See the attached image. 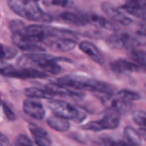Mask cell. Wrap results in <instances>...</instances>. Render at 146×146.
Instances as JSON below:
<instances>
[{
  "mask_svg": "<svg viewBox=\"0 0 146 146\" xmlns=\"http://www.w3.org/2000/svg\"><path fill=\"white\" fill-rule=\"evenodd\" d=\"M10 9L19 16L32 21L49 23L53 18L43 11L34 0H9Z\"/></svg>",
  "mask_w": 146,
  "mask_h": 146,
  "instance_id": "cell-1",
  "label": "cell"
},
{
  "mask_svg": "<svg viewBox=\"0 0 146 146\" xmlns=\"http://www.w3.org/2000/svg\"><path fill=\"white\" fill-rule=\"evenodd\" d=\"M50 110L53 112L54 115L62 117L66 120L74 121L76 122L83 121L86 115L84 112L72 105L71 104L60 99H52L48 103Z\"/></svg>",
  "mask_w": 146,
  "mask_h": 146,
  "instance_id": "cell-2",
  "label": "cell"
},
{
  "mask_svg": "<svg viewBox=\"0 0 146 146\" xmlns=\"http://www.w3.org/2000/svg\"><path fill=\"white\" fill-rule=\"evenodd\" d=\"M121 122V113L115 107L110 106L104 112V117L99 121H93L82 127L84 130L100 132L104 130H113L118 127Z\"/></svg>",
  "mask_w": 146,
  "mask_h": 146,
  "instance_id": "cell-3",
  "label": "cell"
},
{
  "mask_svg": "<svg viewBox=\"0 0 146 146\" xmlns=\"http://www.w3.org/2000/svg\"><path fill=\"white\" fill-rule=\"evenodd\" d=\"M11 38L13 44L21 50L30 53H41L45 51V49L40 45L38 41L21 33H12Z\"/></svg>",
  "mask_w": 146,
  "mask_h": 146,
  "instance_id": "cell-4",
  "label": "cell"
},
{
  "mask_svg": "<svg viewBox=\"0 0 146 146\" xmlns=\"http://www.w3.org/2000/svg\"><path fill=\"white\" fill-rule=\"evenodd\" d=\"M106 43L110 47L117 50L130 49L139 45V40L127 33H114L107 38Z\"/></svg>",
  "mask_w": 146,
  "mask_h": 146,
  "instance_id": "cell-5",
  "label": "cell"
},
{
  "mask_svg": "<svg viewBox=\"0 0 146 146\" xmlns=\"http://www.w3.org/2000/svg\"><path fill=\"white\" fill-rule=\"evenodd\" d=\"M44 43L46 44L50 49L60 52L71 51L77 45V42L75 41V39L59 37H50L46 38Z\"/></svg>",
  "mask_w": 146,
  "mask_h": 146,
  "instance_id": "cell-6",
  "label": "cell"
},
{
  "mask_svg": "<svg viewBox=\"0 0 146 146\" xmlns=\"http://www.w3.org/2000/svg\"><path fill=\"white\" fill-rule=\"evenodd\" d=\"M23 111L31 118L41 121L45 117V110L43 104L33 98H27L23 102Z\"/></svg>",
  "mask_w": 146,
  "mask_h": 146,
  "instance_id": "cell-7",
  "label": "cell"
},
{
  "mask_svg": "<svg viewBox=\"0 0 146 146\" xmlns=\"http://www.w3.org/2000/svg\"><path fill=\"white\" fill-rule=\"evenodd\" d=\"M44 89L52 94L54 97L56 96H62V97H69L72 98L80 99L85 96V93L81 91H76L62 86L58 83H50L44 86Z\"/></svg>",
  "mask_w": 146,
  "mask_h": 146,
  "instance_id": "cell-8",
  "label": "cell"
},
{
  "mask_svg": "<svg viewBox=\"0 0 146 146\" xmlns=\"http://www.w3.org/2000/svg\"><path fill=\"white\" fill-rule=\"evenodd\" d=\"M102 10L104 12V14L113 21L119 23L122 26H128L130 25L133 21L131 18L124 15L120 9L115 8L114 5H112L110 3H103L101 5Z\"/></svg>",
  "mask_w": 146,
  "mask_h": 146,
  "instance_id": "cell-9",
  "label": "cell"
},
{
  "mask_svg": "<svg viewBox=\"0 0 146 146\" xmlns=\"http://www.w3.org/2000/svg\"><path fill=\"white\" fill-rule=\"evenodd\" d=\"M28 129L33 138L34 143L37 146H50L52 140L47 131L34 123L28 124Z\"/></svg>",
  "mask_w": 146,
  "mask_h": 146,
  "instance_id": "cell-10",
  "label": "cell"
},
{
  "mask_svg": "<svg viewBox=\"0 0 146 146\" xmlns=\"http://www.w3.org/2000/svg\"><path fill=\"white\" fill-rule=\"evenodd\" d=\"M111 70L116 74H127L141 69V67L135 62H129L126 59H118L110 63Z\"/></svg>",
  "mask_w": 146,
  "mask_h": 146,
  "instance_id": "cell-11",
  "label": "cell"
},
{
  "mask_svg": "<svg viewBox=\"0 0 146 146\" xmlns=\"http://www.w3.org/2000/svg\"><path fill=\"white\" fill-rule=\"evenodd\" d=\"M121 9L136 17H146V0H127Z\"/></svg>",
  "mask_w": 146,
  "mask_h": 146,
  "instance_id": "cell-12",
  "label": "cell"
},
{
  "mask_svg": "<svg viewBox=\"0 0 146 146\" xmlns=\"http://www.w3.org/2000/svg\"><path fill=\"white\" fill-rule=\"evenodd\" d=\"M79 47L80 50H82L85 54H86L95 62L100 65H103L104 63V56L94 44L89 41H82L80 43Z\"/></svg>",
  "mask_w": 146,
  "mask_h": 146,
  "instance_id": "cell-13",
  "label": "cell"
},
{
  "mask_svg": "<svg viewBox=\"0 0 146 146\" xmlns=\"http://www.w3.org/2000/svg\"><path fill=\"white\" fill-rule=\"evenodd\" d=\"M60 18L68 23L76 26H85L88 24L86 14L83 13L63 12L60 15Z\"/></svg>",
  "mask_w": 146,
  "mask_h": 146,
  "instance_id": "cell-14",
  "label": "cell"
},
{
  "mask_svg": "<svg viewBox=\"0 0 146 146\" xmlns=\"http://www.w3.org/2000/svg\"><path fill=\"white\" fill-rule=\"evenodd\" d=\"M86 17L88 23L92 24L98 27L110 31H115L117 29V27H115V25H114L110 21L101 15H98L96 14H86Z\"/></svg>",
  "mask_w": 146,
  "mask_h": 146,
  "instance_id": "cell-15",
  "label": "cell"
},
{
  "mask_svg": "<svg viewBox=\"0 0 146 146\" xmlns=\"http://www.w3.org/2000/svg\"><path fill=\"white\" fill-rule=\"evenodd\" d=\"M47 124L51 129L60 133H66L70 129V124L68 121L56 115L49 117L47 120Z\"/></svg>",
  "mask_w": 146,
  "mask_h": 146,
  "instance_id": "cell-16",
  "label": "cell"
},
{
  "mask_svg": "<svg viewBox=\"0 0 146 146\" xmlns=\"http://www.w3.org/2000/svg\"><path fill=\"white\" fill-rule=\"evenodd\" d=\"M26 97L28 98H33V99H48L52 100L54 99V96L48 92L45 89H40L37 87H28L25 89L24 92Z\"/></svg>",
  "mask_w": 146,
  "mask_h": 146,
  "instance_id": "cell-17",
  "label": "cell"
},
{
  "mask_svg": "<svg viewBox=\"0 0 146 146\" xmlns=\"http://www.w3.org/2000/svg\"><path fill=\"white\" fill-rule=\"evenodd\" d=\"M123 134L127 143L132 146H139L141 145V137L138 131L132 127H126L123 130Z\"/></svg>",
  "mask_w": 146,
  "mask_h": 146,
  "instance_id": "cell-18",
  "label": "cell"
},
{
  "mask_svg": "<svg viewBox=\"0 0 146 146\" xmlns=\"http://www.w3.org/2000/svg\"><path fill=\"white\" fill-rule=\"evenodd\" d=\"M114 98L122 102L132 103L133 101L140 99V95L135 92H132L129 90H121L118 92L115 95H114Z\"/></svg>",
  "mask_w": 146,
  "mask_h": 146,
  "instance_id": "cell-19",
  "label": "cell"
},
{
  "mask_svg": "<svg viewBox=\"0 0 146 146\" xmlns=\"http://www.w3.org/2000/svg\"><path fill=\"white\" fill-rule=\"evenodd\" d=\"M16 55L17 50L15 48L0 43V61L13 59Z\"/></svg>",
  "mask_w": 146,
  "mask_h": 146,
  "instance_id": "cell-20",
  "label": "cell"
},
{
  "mask_svg": "<svg viewBox=\"0 0 146 146\" xmlns=\"http://www.w3.org/2000/svg\"><path fill=\"white\" fill-rule=\"evenodd\" d=\"M131 56L138 65L146 70V51L133 49L131 51Z\"/></svg>",
  "mask_w": 146,
  "mask_h": 146,
  "instance_id": "cell-21",
  "label": "cell"
},
{
  "mask_svg": "<svg viewBox=\"0 0 146 146\" xmlns=\"http://www.w3.org/2000/svg\"><path fill=\"white\" fill-rule=\"evenodd\" d=\"M11 146H34L33 142L24 134H19Z\"/></svg>",
  "mask_w": 146,
  "mask_h": 146,
  "instance_id": "cell-22",
  "label": "cell"
},
{
  "mask_svg": "<svg viewBox=\"0 0 146 146\" xmlns=\"http://www.w3.org/2000/svg\"><path fill=\"white\" fill-rule=\"evenodd\" d=\"M25 27H26V25L24 24V22L20 20H13L9 24V30L11 31L12 33H21L25 28Z\"/></svg>",
  "mask_w": 146,
  "mask_h": 146,
  "instance_id": "cell-23",
  "label": "cell"
},
{
  "mask_svg": "<svg viewBox=\"0 0 146 146\" xmlns=\"http://www.w3.org/2000/svg\"><path fill=\"white\" fill-rule=\"evenodd\" d=\"M133 121L139 126L146 128V112L145 111H136L133 114Z\"/></svg>",
  "mask_w": 146,
  "mask_h": 146,
  "instance_id": "cell-24",
  "label": "cell"
},
{
  "mask_svg": "<svg viewBox=\"0 0 146 146\" xmlns=\"http://www.w3.org/2000/svg\"><path fill=\"white\" fill-rule=\"evenodd\" d=\"M3 114L5 115L6 118L9 121H15V115L14 114L12 110L6 104H3Z\"/></svg>",
  "mask_w": 146,
  "mask_h": 146,
  "instance_id": "cell-25",
  "label": "cell"
},
{
  "mask_svg": "<svg viewBox=\"0 0 146 146\" xmlns=\"http://www.w3.org/2000/svg\"><path fill=\"white\" fill-rule=\"evenodd\" d=\"M138 33L143 37L146 38V17L143 18L141 22L139 24V28H138Z\"/></svg>",
  "mask_w": 146,
  "mask_h": 146,
  "instance_id": "cell-26",
  "label": "cell"
},
{
  "mask_svg": "<svg viewBox=\"0 0 146 146\" xmlns=\"http://www.w3.org/2000/svg\"><path fill=\"white\" fill-rule=\"evenodd\" d=\"M106 146H132L128 143L123 142V141H112V140H107L105 141Z\"/></svg>",
  "mask_w": 146,
  "mask_h": 146,
  "instance_id": "cell-27",
  "label": "cell"
},
{
  "mask_svg": "<svg viewBox=\"0 0 146 146\" xmlns=\"http://www.w3.org/2000/svg\"><path fill=\"white\" fill-rule=\"evenodd\" d=\"M70 1L69 0H52L51 3L56 6H60V7H67L69 4Z\"/></svg>",
  "mask_w": 146,
  "mask_h": 146,
  "instance_id": "cell-28",
  "label": "cell"
},
{
  "mask_svg": "<svg viewBox=\"0 0 146 146\" xmlns=\"http://www.w3.org/2000/svg\"><path fill=\"white\" fill-rule=\"evenodd\" d=\"M0 146H11L9 142V139L1 133H0Z\"/></svg>",
  "mask_w": 146,
  "mask_h": 146,
  "instance_id": "cell-29",
  "label": "cell"
},
{
  "mask_svg": "<svg viewBox=\"0 0 146 146\" xmlns=\"http://www.w3.org/2000/svg\"><path fill=\"white\" fill-rule=\"evenodd\" d=\"M140 131H141V132H144V133H146V128H142Z\"/></svg>",
  "mask_w": 146,
  "mask_h": 146,
  "instance_id": "cell-30",
  "label": "cell"
},
{
  "mask_svg": "<svg viewBox=\"0 0 146 146\" xmlns=\"http://www.w3.org/2000/svg\"><path fill=\"white\" fill-rule=\"evenodd\" d=\"M2 104V99H1V96H0V105Z\"/></svg>",
  "mask_w": 146,
  "mask_h": 146,
  "instance_id": "cell-31",
  "label": "cell"
},
{
  "mask_svg": "<svg viewBox=\"0 0 146 146\" xmlns=\"http://www.w3.org/2000/svg\"><path fill=\"white\" fill-rule=\"evenodd\" d=\"M35 2H38V1H39V0H34Z\"/></svg>",
  "mask_w": 146,
  "mask_h": 146,
  "instance_id": "cell-32",
  "label": "cell"
},
{
  "mask_svg": "<svg viewBox=\"0 0 146 146\" xmlns=\"http://www.w3.org/2000/svg\"><path fill=\"white\" fill-rule=\"evenodd\" d=\"M145 89H146V85H145Z\"/></svg>",
  "mask_w": 146,
  "mask_h": 146,
  "instance_id": "cell-33",
  "label": "cell"
}]
</instances>
